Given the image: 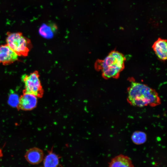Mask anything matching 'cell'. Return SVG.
Masks as SVG:
<instances>
[{
    "mask_svg": "<svg viewBox=\"0 0 167 167\" xmlns=\"http://www.w3.org/2000/svg\"><path fill=\"white\" fill-rule=\"evenodd\" d=\"M26 160L32 165H37L42 161L44 158L43 151L36 147L28 150L24 155Z\"/></svg>",
    "mask_w": 167,
    "mask_h": 167,
    "instance_id": "7",
    "label": "cell"
},
{
    "mask_svg": "<svg viewBox=\"0 0 167 167\" xmlns=\"http://www.w3.org/2000/svg\"><path fill=\"white\" fill-rule=\"evenodd\" d=\"M3 156V154L2 150L0 148V157H2Z\"/></svg>",
    "mask_w": 167,
    "mask_h": 167,
    "instance_id": "14",
    "label": "cell"
},
{
    "mask_svg": "<svg viewBox=\"0 0 167 167\" xmlns=\"http://www.w3.org/2000/svg\"><path fill=\"white\" fill-rule=\"evenodd\" d=\"M109 167H134L130 159L128 156L120 154L113 158Z\"/></svg>",
    "mask_w": 167,
    "mask_h": 167,
    "instance_id": "9",
    "label": "cell"
},
{
    "mask_svg": "<svg viewBox=\"0 0 167 167\" xmlns=\"http://www.w3.org/2000/svg\"><path fill=\"white\" fill-rule=\"evenodd\" d=\"M126 58L124 55L115 50L111 51L103 60L96 62L95 68L101 71L105 79H117L125 67Z\"/></svg>",
    "mask_w": 167,
    "mask_h": 167,
    "instance_id": "2",
    "label": "cell"
},
{
    "mask_svg": "<svg viewBox=\"0 0 167 167\" xmlns=\"http://www.w3.org/2000/svg\"><path fill=\"white\" fill-rule=\"evenodd\" d=\"M127 89V100L132 105L138 107L155 106L161 101L156 92L148 85L132 81Z\"/></svg>",
    "mask_w": 167,
    "mask_h": 167,
    "instance_id": "1",
    "label": "cell"
},
{
    "mask_svg": "<svg viewBox=\"0 0 167 167\" xmlns=\"http://www.w3.org/2000/svg\"><path fill=\"white\" fill-rule=\"evenodd\" d=\"M37 97L33 95L23 93L19 97L16 108L18 110H31L36 106Z\"/></svg>",
    "mask_w": 167,
    "mask_h": 167,
    "instance_id": "5",
    "label": "cell"
},
{
    "mask_svg": "<svg viewBox=\"0 0 167 167\" xmlns=\"http://www.w3.org/2000/svg\"><path fill=\"white\" fill-rule=\"evenodd\" d=\"M39 77V72L36 71L29 74L23 75L21 80L24 84V87L23 93L31 94L37 97L41 98L44 90Z\"/></svg>",
    "mask_w": 167,
    "mask_h": 167,
    "instance_id": "4",
    "label": "cell"
},
{
    "mask_svg": "<svg viewBox=\"0 0 167 167\" xmlns=\"http://www.w3.org/2000/svg\"><path fill=\"white\" fill-rule=\"evenodd\" d=\"M6 44L19 56L25 57L28 54L32 47L30 39L20 32L6 33Z\"/></svg>",
    "mask_w": 167,
    "mask_h": 167,
    "instance_id": "3",
    "label": "cell"
},
{
    "mask_svg": "<svg viewBox=\"0 0 167 167\" xmlns=\"http://www.w3.org/2000/svg\"><path fill=\"white\" fill-rule=\"evenodd\" d=\"M57 29V27L55 25H49L44 24L42 25L40 28L39 32L41 35L46 38H50L54 35V32Z\"/></svg>",
    "mask_w": 167,
    "mask_h": 167,
    "instance_id": "11",
    "label": "cell"
},
{
    "mask_svg": "<svg viewBox=\"0 0 167 167\" xmlns=\"http://www.w3.org/2000/svg\"><path fill=\"white\" fill-rule=\"evenodd\" d=\"M133 142L137 144H140L144 143L146 140V134L141 131H136L132 134L131 137Z\"/></svg>",
    "mask_w": 167,
    "mask_h": 167,
    "instance_id": "12",
    "label": "cell"
},
{
    "mask_svg": "<svg viewBox=\"0 0 167 167\" xmlns=\"http://www.w3.org/2000/svg\"><path fill=\"white\" fill-rule=\"evenodd\" d=\"M60 157L53 152L49 151L43 160V167H58L59 165Z\"/></svg>",
    "mask_w": 167,
    "mask_h": 167,
    "instance_id": "10",
    "label": "cell"
},
{
    "mask_svg": "<svg viewBox=\"0 0 167 167\" xmlns=\"http://www.w3.org/2000/svg\"><path fill=\"white\" fill-rule=\"evenodd\" d=\"M18 56L6 44L0 45V64H11L18 59Z\"/></svg>",
    "mask_w": 167,
    "mask_h": 167,
    "instance_id": "6",
    "label": "cell"
},
{
    "mask_svg": "<svg viewBox=\"0 0 167 167\" xmlns=\"http://www.w3.org/2000/svg\"><path fill=\"white\" fill-rule=\"evenodd\" d=\"M152 48L155 54L160 60L165 61L167 58V40L158 38L153 44Z\"/></svg>",
    "mask_w": 167,
    "mask_h": 167,
    "instance_id": "8",
    "label": "cell"
},
{
    "mask_svg": "<svg viewBox=\"0 0 167 167\" xmlns=\"http://www.w3.org/2000/svg\"><path fill=\"white\" fill-rule=\"evenodd\" d=\"M19 98L17 94H11L9 97L8 101L9 104L12 106L16 107L18 103Z\"/></svg>",
    "mask_w": 167,
    "mask_h": 167,
    "instance_id": "13",
    "label": "cell"
}]
</instances>
